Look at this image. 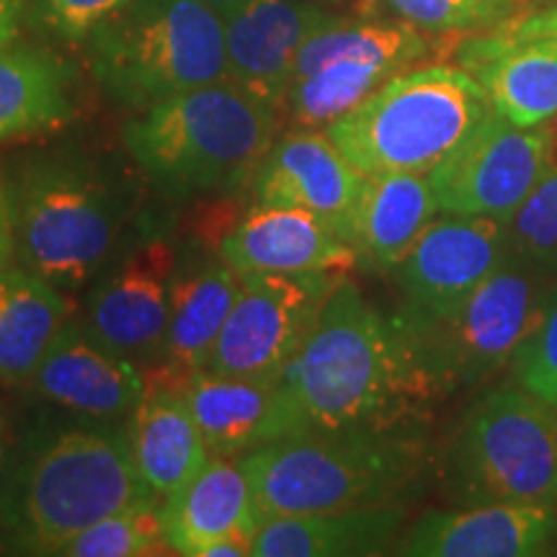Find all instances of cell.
<instances>
[{
	"label": "cell",
	"mask_w": 557,
	"mask_h": 557,
	"mask_svg": "<svg viewBox=\"0 0 557 557\" xmlns=\"http://www.w3.org/2000/svg\"><path fill=\"white\" fill-rule=\"evenodd\" d=\"M282 385L305 434L416 429L436 403L406 336L344 276Z\"/></svg>",
	"instance_id": "obj_1"
},
{
	"label": "cell",
	"mask_w": 557,
	"mask_h": 557,
	"mask_svg": "<svg viewBox=\"0 0 557 557\" xmlns=\"http://www.w3.org/2000/svg\"><path fill=\"white\" fill-rule=\"evenodd\" d=\"M160 498L139 478L127 429L75 426L41 438L16 457L0 496L5 553L58 555L83 529Z\"/></svg>",
	"instance_id": "obj_2"
},
{
	"label": "cell",
	"mask_w": 557,
	"mask_h": 557,
	"mask_svg": "<svg viewBox=\"0 0 557 557\" xmlns=\"http://www.w3.org/2000/svg\"><path fill=\"white\" fill-rule=\"evenodd\" d=\"M259 521L287 513L406 506L434 451L416 429L297 434L240 457Z\"/></svg>",
	"instance_id": "obj_3"
},
{
	"label": "cell",
	"mask_w": 557,
	"mask_h": 557,
	"mask_svg": "<svg viewBox=\"0 0 557 557\" xmlns=\"http://www.w3.org/2000/svg\"><path fill=\"white\" fill-rule=\"evenodd\" d=\"M276 137L278 111L227 78L152 103L122 132L150 184L176 199L253 178Z\"/></svg>",
	"instance_id": "obj_4"
},
{
	"label": "cell",
	"mask_w": 557,
	"mask_h": 557,
	"mask_svg": "<svg viewBox=\"0 0 557 557\" xmlns=\"http://www.w3.org/2000/svg\"><path fill=\"white\" fill-rule=\"evenodd\" d=\"M9 199L18 263L62 292L83 289L109 267L129 220L127 191L75 152L34 160Z\"/></svg>",
	"instance_id": "obj_5"
},
{
	"label": "cell",
	"mask_w": 557,
	"mask_h": 557,
	"mask_svg": "<svg viewBox=\"0 0 557 557\" xmlns=\"http://www.w3.org/2000/svg\"><path fill=\"white\" fill-rule=\"evenodd\" d=\"M491 111V99L468 70L408 67L323 132L364 176L429 173Z\"/></svg>",
	"instance_id": "obj_6"
},
{
	"label": "cell",
	"mask_w": 557,
	"mask_h": 557,
	"mask_svg": "<svg viewBox=\"0 0 557 557\" xmlns=\"http://www.w3.org/2000/svg\"><path fill=\"white\" fill-rule=\"evenodd\" d=\"M83 45L103 94L137 111L227 78L225 21L207 0H132Z\"/></svg>",
	"instance_id": "obj_7"
},
{
	"label": "cell",
	"mask_w": 557,
	"mask_h": 557,
	"mask_svg": "<svg viewBox=\"0 0 557 557\" xmlns=\"http://www.w3.org/2000/svg\"><path fill=\"white\" fill-rule=\"evenodd\" d=\"M553 284L555 274L506 256L496 274L451 308L426 312L403 305L393 312L434 398L478 387L511 364Z\"/></svg>",
	"instance_id": "obj_8"
},
{
	"label": "cell",
	"mask_w": 557,
	"mask_h": 557,
	"mask_svg": "<svg viewBox=\"0 0 557 557\" xmlns=\"http://www.w3.org/2000/svg\"><path fill=\"white\" fill-rule=\"evenodd\" d=\"M438 475L457 506L557 508V410L517 385L487 389L465 410Z\"/></svg>",
	"instance_id": "obj_9"
},
{
	"label": "cell",
	"mask_w": 557,
	"mask_h": 557,
	"mask_svg": "<svg viewBox=\"0 0 557 557\" xmlns=\"http://www.w3.org/2000/svg\"><path fill=\"white\" fill-rule=\"evenodd\" d=\"M431 52V41L408 21L333 16L305 41L287 103L295 129H325Z\"/></svg>",
	"instance_id": "obj_10"
},
{
	"label": "cell",
	"mask_w": 557,
	"mask_h": 557,
	"mask_svg": "<svg viewBox=\"0 0 557 557\" xmlns=\"http://www.w3.org/2000/svg\"><path fill=\"white\" fill-rule=\"evenodd\" d=\"M341 278V274L243 276L240 295L209 357V372L282 380Z\"/></svg>",
	"instance_id": "obj_11"
},
{
	"label": "cell",
	"mask_w": 557,
	"mask_h": 557,
	"mask_svg": "<svg viewBox=\"0 0 557 557\" xmlns=\"http://www.w3.org/2000/svg\"><path fill=\"white\" fill-rule=\"evenodd\" d=\"M555 132L547 124L517 127L491 111L442 163L429 171L444 214L506 222L537 184Z\"/></svg>",
	"instance_id": "obj_12"
},
{
	"label": "cell",
	"mask_w": 557,
	"mask_h": 557,
	"mask_svg": "<svg viewBox=\"0 0 557 557\" xmlns=\"http://www.w3.org/2000/svg\"><path fill=\"white\" fill-rule=\"evenodd\" d=\"M508 21L459 45L457 65L483 86L496 114L540 127L557 116V9Z\"/></svg>",
	"instance_id": "obj_13"
},
{
	"label": "cell",
	"mask_w": 557,
	"mask_h": 557,
	"mask_svg": "<svg viewBox=\"0 0 557 557\" xmlns=\"http://www.w3.org/2000/svg\"><path fill=\"white\" fill-rule=\"evenodd\" d=\"M178 261L169 238H152L120 263H109L88 295L86 329L111 351L150 369L169 329Z\"/></svg>",
	"instance_id": "obj_14"
},
{
	"label": "cell",
	"mask_w": 557,
	"mask_h": 557,
	"mask_svg": "<svg viewBox=\"0 0 557 557\" xmlns=\"http://www.w3.org/2000/svg\"><path fill=\"white\" fill-rule=\"evenodd\" d=\"M506 256V222L442 212L418 235L393 276L403 305L438 312L475 292L504 267Z\"/></svg>",
	"instance_id": "obj_15"
},
{
	"label": "cell",
	"mask_w": 557,
	"mask_h": 557,
	"mask_svg": "<svg viewBox=\"0 0 557 557\" xmlns=\"http://www.w3.org/2000/svg\"><path fill=\"white\" fill-rule=\"evenodd\" d=\"M364 181V173L348 163L323 129H292L263 156L250 178V197L253 205L315 212L348 240Z\"/></svg>",
	"instance_id": "obj_16"
},
{
	"label": "cell",
	"mask_w": 557,
	"mask_h": 557,
	"mask_svg": "<svg viewBox=\"0 0 557 557\" xmlns=\"http://www.w3.org/2000/svg\"><path fill=\"white\" fill-rule=\"evenodd\" d=\"M336 13L310 0H248L225 16L227 81L282 111L302 45Z\"/></svg>",
	"instance_id": "obj_17"
},
{
	"label": "cell",
	"mask_w": 557,
	"mask_h": 557,
	"mask_svg": "<svg viewBox=\"0 0 557 557\" xmlns=\"http://www.w3.org/2000/svg\"><path fill=\"white\" fill-rule=\"evenodd\" d=\"M173 389L189 406L212 457H243L305 434L302 418L282 380L235 377L201 369Z\"/></svg>",
	"instance_id": "obj_18"
},
{
	"label": "cell",
	"mask_w": 557,
	"mask_h": 557,
	"mask_svg": "<svg viewBox=\"0 0 557 557\" xmlns=\"http://www.w3.org/2000/svg\"><path fill=\"white\" fill-rule=\"evenodd\" d=\"M29 382L45 400L90 421L129 418L148 393L145 367L111 351L86 323L73 320L62 325Z\"/></svg>",
	"instance_id": "obj_19"
},
{
	"label": "cell",
	"mask_w": 557,
	"mask_h": 557,
	"mask_svg": "<svg viewBox=\"0 0 557 557\" xmlns=\"http://www.w3.org/2000/svg\"><path fill=\"white\" fill-rule=\"evenodd\" d=\"M408 557L557 555V508L483 504L426 511L395 542Z\"/></svg>",
	"instance_id": "obj_20"
},
{
	"label": "cell",
	"mask_w": 557,
	"mask_h": 557,
	"mask_svg": "<svg viewBox=\"0 0 557 557\" xmlns=\"http://www.w3.org/2000/svg\"><path fill=\"white\" fill-rule=\"evenodd\" d=\"M220 259L248 274H341L359 263L329 220L299 207L253 205L220 243Z\"/></svg>",
	"instance_id": "obj_21"
},
{
	"label": "cell",
	"mask_w": 557,
	"mask_h": 557,
	"mask_svg": "<svg viewBox=\"0 0 557 557\" xmlns=\"http://www.w3.org/2000/svg\"><path fill=\"white\" fill-rule=\"evenodd\" d=\"M240 287L243 276L227 261L201 259L184 267L178 261L163 346L152 369H145L148 385L176 387L207 369Z\"/></svg>",
	"instance_id": "obj_22"
},
{
	"label": "cell",
	"mask_w": 557,
	"mask_h": 557,
	"mask_svg": "<svg viewBox=\"0 0 557 557\" xmlns=\"http://www.w3.org/2000/svg\"><path fill=\"white\" fill-rule=\"evenodd\" d=\"M158 511L165 545L184 557L218 540L250 542L261 527L240 457H212L191 483L160 498Z\"/></svg>",
	"instance_id": "obj_23"
},
{
	"label": "cell",
	"mask_w": 557,
	"mask_h": 557,
	"mask_svg": "<svg viewBox=\"0 0 557 557\" xmlns=\"http://www.w3.org/2000/svg\"><path fill=\"white\" fill-rule=\"evenodd\" d=\"M406 506L287 513L261 521L250 557H369L385 555L403 534Z\"/></svg>",
	"instance_id": "obj_24"
},
{
	"label": "cell",
	"mask_w": 557,
	"mask_h": 557,
	"mask_svg": "<svg viewBox=\"0 0 557 557\" xmlns=\"http://www.w3.org/2000/svg\"><path fill=\"white\" fill-rule=\"evenodd\" d=\"M127 438L139 478L158 498L191 483L212 459L189 406L173 387L148 385L129 413Z\"/></svg>",
	"instance_id": "obj_25"
},
{
	"label": "cell",
	"mask_w": 557,
	"mask_h": 557,
	"mask_svg": "<svg viewBox=\"0 0 557 557\" xmlns=\"http://www.w3.org/2000/svg\"><path fill=\"white\" fill-rule=\"evenodd\" d=\"M438 214L442 209L429 173H377L364 181L348 240L359 261L393 271Z\"/></svg>",
	"instance_id": "obj_26"
},
{
	"label": "cell",
	"mask_w": 557,
	"mask_h": 557,
	"mask_svg": "<svg viewBox=\"0 0 557 557\" xmlns=\"http://www.w3.org/2000/svg\"><path fill=\"white\" fill-rule=\"evenodd\" d=\"M75 70L54 52L0 50V143L65 127L75 116Z\"/></svg>",
	"instance_id": "obj_27"
},
{
	"label": "cell",
	"mask_w": 557,
	"mask_h": 557,
	"mask_svg": "<svg viewBox=\"0 0 557 557\" xmlns=\"http://www.w3.org/2000/svg\"><path fill=\"white\" fill-rule=\"evenodd\" d=\"M67 320L65 292L21 263H5L0 269V382H29Z\"/></svg>",
	"instance_id": "obj_28"
},
{
	"label": "cell",
	"mask_w": 557,
	"mask_h": 557,
	"mask_svg": "<svg viewBox=\"0 0 557 557\" xmlns=\"http://www.w3.org/2000/svg\"><path fill=\"white\" fill-rule=\"evenodd\" d=\"M506 235L511 259L557 276V135L537 184L508 220Z\"/></svg>",
	"instance_id": "obj_29"
},
{
	"label": "cell",
	"mask_w": 557,
	"mask_h": 557,
	"mask_svg": "<svg viewBox=\"0 0 557 557\" xmlns=\"http://www.w3.org/2000/svg\"><path fill=\"white\" fill-rule=\"evenodd\" d=\"M165 534L158 504L129 511L83 529L58 549V557H145L163 553Z\"/></svg>",
	"instance_id": "obj_30"
},
{
	"label": "cell",
	"mask_w": 557,
	"mask_h": 557,
	"mask_svg": "<svg viewBox=\"0 0 557 557\" xmlns=\"http://www.w3.org/2000/svg\"><path fill=\"white\" fill-rule=\"evenodd\" d=\"M395 16L431 34L496 29L513 18L517 0H385Z\"/></svg>",
	"instance_id": "obj_31"
},
{
	"label": "cell",
	"mask_w": 557,
	"mask_h": 557,
	"mask_svg": "<svg viewBox=\"0 0 557 557\" xmlns=\"http://www.w3.org/2000/svg\"><path fill=\"white\" fill-rule=\"evenodd\" d=\"M513 385L557 410V282L549 289L545 310L511 359Z\"/></svg>",
	"instance_id": "obj_32"
},
{
	"label": "cell",
	"mask_w": 557,
	"mask_h": 557,
	"mask_svg": "<svg viewBox=\"0 0 557 557\" xmlns=\"http://www.w3.org/2000/svg\"><path fill=\"white\" fill-rule=\"evenodd\" d=\"M132 0H32V18L60 41H86Z\"/></svg>",
	"instance_id": "obj_33"
},
{
	"label": "cell",
	"mask_w": 557,
	"mask_h": 557,
	"mask_svg": "<svg viewBox=\"0 0 557 557\" xmlns=\"http://www.w3.org/2000/svg\"><path fill=\"white\" fill-rule=\"evenodd\" d=\"M32 16V0H0V50L18 39L21 26Z\"/></svg>",
	"instance_id": "obj_34"
},
{
	"label": "cell",
	"mask_w": 557,
	"mask_h": 557,
	"mask_svg": "<svg viewBox=\"0 0 557 557\" xmlns=\"http://www.w3.org/2000/svg\"><path fill=\"white\" fill-rule=\"evenodd\" d=\"M13 465H16V444H13L9 416L0 408V496H3L5 485H9Z\"/></svg>",
	"instance_id": "obj_35"
},
{
	"label": "cell",
	"mask_w": 557,
	"mask_h": 557,
	"mask_svg": "<svg viewBox=\"0 0 557 557\" xmlns=\"http://www.w3.org/2000/svg\"><path fill=\"white\" fill-rule=\"evenodd\" d=\"M13 253V220H11V199L0 181V269L5 267Z\"/></svg>",
	"instance_id": "obj_36"
},
{
	"label": "cell",
	"mask_w": 557,
	"mask_h": 557,
	"mask_svg": "<svg viewBox=\"0 0 557 557\" xmlns=\"http://www.w3.org/2000/svg\"><path fill=\"white\" fill-rule=\"evenodd\" d=\"M207 3L212 5V9L218 11L222 18H225V16H230V13H233V11H238L243 3H248V0H207Z\"/></svg>",
	"instance_id": "obj_37"
},
{
	"label": "cell",
	"mask_w": 557,
	"mask_h": 557,
	"mask_svg": "<svg viewBox=\"0 0 557 557\" xmlns=\"http://www.w3.org/2000/svg\"><path fill=\"white\" fill-rule=\"evenodd\" d=\"M0 553H5V549H3V542H0Z\"/></svg>",
	"instance_id": "obj_38"
}]
</instances>
